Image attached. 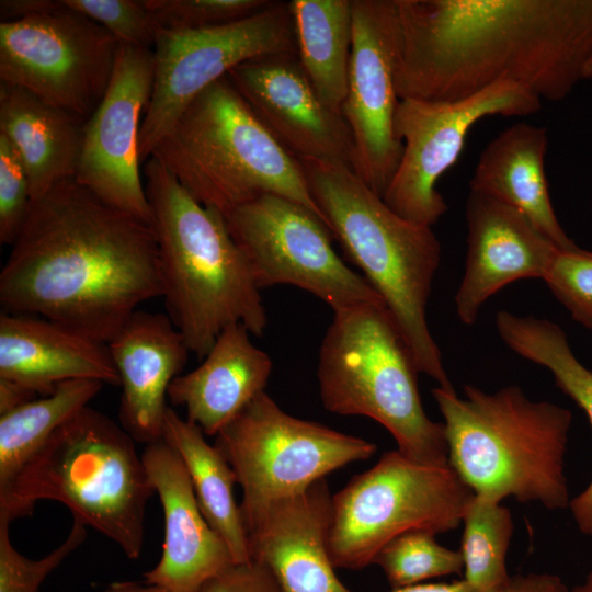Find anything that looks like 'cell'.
<instances>
[{
    "label": "cell",
    "instance_id": "23",
    "mask_svg": "<svg viewBox=\"0 0 592 592\" xmlns=\"http://www.w3.org/2000/svg\"><path fill=\"white\" fill-rule=\"evenodd\" d=\"M250 335L243 325L227 327L203 362L169 387L168 399L183 407L185 419L205 435L216 436L267 385L272 360Z\"/></svg>",
    "mask_w": 592,
    "mask_h": 592
},
{
    "label": "cell",
    "instance_id": "1",
    "mask_svg": "<svg viewBox=\"0 0 592 592\" xmlns=\"http://www.w3.org/2000/svg\"><path fill=\"white\" fill-rule=\"evenodd\" d=\"M399 99L452 101L514 82L558 102L592 58V0H396Z\"/></svg>",
    "mask_w": 592,
    "mask_h": 592
},
{
    "label": "cell",
    "instance_id": "16",
    "mask_svg": "<svg viewBox=\"0 0 592 592\" xmlns=\"http://www.w3.org/2000/svg\"><path fill=\"white\" fill-rule=\"evenodd\" d=\"M153 77L152 49L119 43L110 84L83 125L75 178L105 204L149 224L139 136Z\"/></svg>",
    "mask_w": 592,
    "mask_h": 592
},
{
    "label": "cell",
    "instance_id": "30",
    "mask_svg": "<svg viewBox=\"0 0 592 592\" xmlns=\"http://www.w3.org/2000/svg\"><path fill=\"white\" fill-rule=\"evenodd\" d=\"M462 524L464 579L477 592H498L510 579L506 555L513 534L511 511L500 501L474 493Z\"/></svg>",
    "mask_w": 592,
    "mask_h": 592
},
{
    "label": "cell",
    "instance_id": "28",
    "mask_svg": "<svg viewBox=\"0 0 592 592\" xmlns=\"http://www.w3.org/2000/svg\"><path fill=\"white\" fill-rule=\"evenodd\" d=\"M494 322L501 340L523 358L548 369L592 426V372L577 358L563 330L548 319L508 310L498 311ZM569 509L580 532L592 536V479L571 499Z\"/></svg>",
    "mask_w": 592,
    "mask_h": 592
},
{
    "label": "cell",
    "instance_id": "6",
    "mask_svg": "<svg viewBox=\"0 0 592 592\" xmlns=\"http://www.w3.org/2000/svg\"><path fill=\"white\" fill-rule=\"evenodd\" d=\"M135 442L106 414L83 408L0 490V515L12 522L32 514L37 501H58L75 520L138 559L155 489Z\"/></svg>",
    "mask_w": 592,
    "mask_h": 592
},
{
    "label": "cell",
    "instance_id": "37",
    "mask_svg": "<svg viewBox=\"0 0 592 592\" xmlns=\"http://www.w3.org/2000/svg\"><path fill=\"white\" fill-rule=\"evenodd\" d=\"M197 592H283L270 570L255 560L232 563Z\"/></svg>",
    "mask_w": 592,
    "mask_h": 592
},
{
    "label": "cell",
    "instance_id": "3",
    "mask_svg": "<svg viewBox=\"0 0 592 592\" xmlns=\"http://www.w3.org/2000/svg\"><path fill=\"white\" fill-rule=\"evenodd\" d=\"M167 315L190 352L203 358L229 326L261 337V289L224 215L197 202L156 157L143 164Z\"/></svg>",
    "mask_w": 592,
    "mask_h": 592
},
{
    "label": "cell",
    "instance_id": "29",
    "mask_svg": "<svg viewBox=\"0 0 592 592\" xmlns=\"http://www.w3.org/2000/svg\"><path fill=\"white\" fill-rule=\"evenodd\" d=\"M103 383L73 379L0 415V490L7 488L47 440L100 392Z\"/></svg>",
    "mask_w": 592,
    "mask_h": 592
},
{
    "label": "cell",
    "instance_id": "4",
    "mask_svg": "<svg viewBox=\"0 0 592 592\" xmlns=\"http://www.w3.org/2000/svg\"><path fill=\"white\" fill-rule=\"evenodd\" d=\"M328 229L382 297L419 373L454 388L431 334L426 307L441 262L432 227L394 212L352 169L299 160Z\"/></svg>",
    "mask_w": 592,
    "mask_h": 592
},
{
    "label": "cell",
    "instance_id": "32",
    "mask_svg": "<svg viewBox=\"0 0 592 592\" xmlns=\"http://www.w3.org/2000/svg\"><path fill=\"white\" fill-rule=\"evenodd\" d=\"M11 521L0 515V592H38L47 577L56 570L86 539V526L73 519L67 538L39 559H30L11 544Z\"/></svg>",
    "mask_w": 592,
    "mask_h": 592
},
{
    "label": "cell",
    "instance_id": "44",
    "mask_svg": "<svg viewBox=\"0 0 592 592\" xmlns=\"http://www.w3.org/2000/svg\"><path fill=\"white\" fill-rule=\"evenodd\" d=\"M583 79H592V58L589 60L584 68Z\"/></svg>",
    "mask_w": 592,
    "mask_h": 592
},
{
    "label": "cell",
    "instance_id": "8",
    "mask_svg": "<svg viewBox=\"0 0 592 592\" xmlns=\"http://www.w3.org/2000/svg\"><path fill=\"white\" fill-rule=\"evenodd\" d=\"M413 358L382 304L333 312L319 349L317 378L322 406L382 424L409 459L448 465L444 424L422 406Z\"/></svg>",
    "mask_w": 592,
    "mask_h": 592
},
{
    "label": "cell",
    "instance_id": "39",
    "mask_svg": "<svg viewBox=\"0 0 592 592\" xmlns=\"http://www.w3.org/2000/svg\"><path fill=\"white\" fill-rule=\"evenodd\" d=\"M60 5V0H1V22L16 21L33 16Z\"/></svg>",
    "mask_w": 592,
    "mask_h": 592
},
{
    "label": "cell",
    "instance_id": "2",
    "mask_svg": "<svg viewBox=\"0 0 592 592\" xmlns=\"http://www.w3.org/2000/svg\"><path fill=\"white\" fill-rule=\"evenodd\" d=\"M0 272L4 311L43 317L109 343L137 307L162 297L149 223L68 179L32 202Z\"/></svg>",
    "mask_w": 592,
    "mask_h": 592
},
{
    "label": "cell",
    "instance_id": "18",
    "mask_svg": "<svg viewBox=\"0 0 592 592\" xmlns=\"http://www.w3.org/2000/svg\"><path fill=\"white\" fill-rule=\"evenodd\" d=\"M466 221L467 254L455 308L459 320L469 326L486 301L506 285L543 280L559 248L523 214L480 193L469 192Z\"/></svg>",
    "mask_w": 592,
    "mask_h": 592
},
{
    "label": "cell",
    "instance_id": "12",
    "mask_svg": "<svg viewBox=\"0 0 592 592\" xmlns=\"http://www.w3.org/2000/svg\"><path fill=\"white\" fill-rule=\"evenodd\" d=\"M119 42L62 0L54 10L0 23V82L84 122L112 79Z\"/></svg>",
    "mask_w": 592,
    "mask_h": 592
},
{
    "label": "cell",
    "instance_id": "15",
    "mask_svg": "<svg viewBox=\"0 0 592 592\" xmlns=\"http://www.w3.org/2000/svg\"><path fill=\"white\" fill-rule=\"evenodd\" d=\"M353 41L341 113L354 143V172L383 197L402 153L395 134L400 102L396 90V0H352Z\"/></svg>",
    "mask_w": 592,
    "mask_h": 592
},
{
    "label": "cell",
    "instance_id": "17",
    "mask_svg": "<svg viewBox=\"0 0 592 592\" xmlns=\"http://www.w3.org/2000/svg\"><path fill=\"white\" fill-rule=\"evenodd\" d=\"M251 112L292 156L354 167L352 133L314 91L297 55L262 56L227 75Z\"/></svg>",
    "mask_w": 592,
    "mask_h": 592
},
{
    "label": "cell",
    "instance_id": "27",
    "mask_svg": "<svg viewBox=\"0 0 592 592\" xmlns=\"http://www.w3.org/2000/svg\"><path fill=\"white\" fill-rule=\"evenodd\" d=\"M289 8L299 64L320 101L341 113L353 41L352 0H292Z\"/></svg>",
    "mask_w": 592,
    "mask_h": 592
},
{
    "label": "cell",
    "instance_id": "42",
    "mask_svg": "<svg viewBox=\"0 0 592 592\" xmlns=\"http://www.w3.org/2000/svg\"><path fill=\"white\" fill-rule=\"evenodd\" d=\"M101 592H172L163 587L147 583L145 581H114L107 584Z\"/></svg>",
    "mask_w": 592,
    "mask_h": 592
},
{
    "label": "cell",
    "instance_id": "5",
    "mask_svg": "<svg viewBox=\"0 0 592 592\" xmlns=\"http://www.w3.org/2000/svg\"><path fill=\"white\" fill-rule=\"evenodd\" d=\"M435 387L443 417L448 465L475 494L497 501L512 497L547 510L571 501L565 456L572 424L569 409L532 400L516 385L488 392L465 385Z\"/></svg>",
    "mask_w": 592,
    "mask_h": 592
},
{
    "label": "cell",
    "instance_id": "10",
    "mask_svg": "<svg viewBox=\"0 0 592 592\" xmlns=\"http://www.w3.org/2000/svg\"><path fill=\"white\" fill-rule=\"evenodd\" d=\"M242 489L248 532L275 501L306 490L332 471L375 454L377 446L285 412L265 391L216 436Z\"/></svg>",
    "mask_w": 592,
    "mask_h": 592
},
{
    "label": "cell",
    "instance_id": "43",
    "mask_svg": "<svg viewBox=\"0 0 592 592\" xmlns=\"http://www.w3.org/2000/svg\"><path fill=\"white\" fill-rule=\"evenodd\" d=\"M571 592H592V570L587 576L585 580L580 585L572 589Z\"/></svg>",
    "mask_w": 592,
    "mask_h": 592
},
{
    "label": "cell",
    "instance_id": "33",
    "mask_svg": "<svg viewBox=\"0 0 592 592\" xmlns=\"http://www.w3.org/2000/svg\"><path fill=\"white\" fill-rule=\"evenodd\" d=\"M158 27L204 29L252 15L273 0H143Z\"/></svg>",
    "mask_w": 592,
    "mask_h": 592
},
{
    "label": "cell",
    "instance_id": "22",
    "mask_svg": "<svg viewBox=\"0 0 592 592\" xmlns=\"http://www.w3.org/2000/svg\"><path fill=\"white\" fill-rule=\"evenodd\" d=\"M0 378L41 396L73 379L119 385L106 343L43 317L4 310L0 315Z\"/></svg>",
    "mask_w": 592,
    "mask_h": 592
},
{
    "label": "cell",
    "instance_id": "40",
    "mask_svg": "<svg viewBox=\"0 0 592 592\" xmlns=\"http://www.w3.org/2000/svg\"><path fill=\"white\" fill-rule=\"evenodd\" d=\"M36 395V392L19 383L0 378V415L35 399Z\"/></svg>",
    "mask_w": 592,
    "mask_h": 592
},
{
    "label": "cell",
    "instance_id": "26",
    "mask_svg": "<svg viewBox=\"0 0 592 592\" xmlns=\"http://www.w3.org/2000/svg\"><path fill=\"white\" fill-rule=\"evenodd\" d=\"M204 435L197 425L167 408L161 439L184 463L200 510L227 544L235 563L247 562L251 558L240 505L234 494L236 476L218 448L208 444Z\"/></svg>",
    "mask_w": 592,
    "mask_h": 592
},
{
    "label": "cell",
    "instance_id": "19",
    "mask_svg": "<svg viewBox=\"0 0 592 592\" xmlns=\"http://www.w3.org/2000/svg\"><path fill=\"white\" fill-rule=\"evenodd\" d=\"M141 457L164 515L161 557L144 581L172 592H197L235 563L230 549L202 514L179 454L160 439L146 444Z\"/></svg>",
    "mask_w": 592,
    "mask_h": 592
},
{
    "label": "cell",
    "instance_id": "14",
    "mask_svg": "<svg viewBox=\"0 0 592 592\" xmlns=\"http://www.w3.org/2000/svg\"><path fill=\"white\" fill-rule=\"evenodd\" d=\"M540 107L535 93L509 81L452 101L400 99L395 134L402 153L384 202L398 215L432 227L447 210L436 183L457 162L474 125L489 116L531 115Z\"/></svg>",
    "mask_w": 592,
    "mask_h": 592
},
{
    "label": "cell",
    "instance_id": "13",
    "mask_svg": "<svg viewBox=\"0 0 592 592\" xmlns=\"http://www.w3.org/2000/svg\"><path fill=\"white\" fill-rule=\"evenodd\" d=\"M224 217L260 289L296 286L323 300L333 312L366 304L384 305L362 274L337 254L321 218L304 205L262 194Z\"/></svg>",
    "mask_w": 592,
    "mask_h": 592
},
{
    "label": "cell",
    "instance_id": "38",
    "mask_svg": "<svg viewBox=\"0 0 592 592\" xmlns=\"http://www.w3.org/2000/svg\"><path fill=\"white\" fill-rule=\"evenodd\" d=\"M498 592H571V590L556 574L528 573L510 577Z\"/></svg>",
    "mask_w": 592,
    "mask_h": 592
},
{
    "label": "cell",
    "instance_id": "9",
    "mask_svg": "<svg viewBox=\"0 0 592 592\" xmlns=\"http://www.w3.org/2000/svg\"><path fill=\"white\" fill-rule=\"evenodd\" d=\"M473 496L449 465H423L398 449L387 452L332 496L330 559L335 569L357 570L403 533L453 531Z\"/></svg>",
    "mask_w": 592,
    "mask_h": 592
},
{
    "label": "cell",
    "instance_id": "35",
    "mask_svg": "<svg viewBox=\"0 0 592 592\" xmlns=\"http://www.w3.org/2000/svg\"><path fill=\"white\" fill-rule=\"evenodd\" d=\"M64 4L100 24L119 43L151 48L158 26L143 0H62Z\"/></svg>",
    "mask_w": 592,
    "mask_h": 592
},
{
    "label": "cell",
    "instance_id": "25",
    "mask_svg": "<svg viewBox=\"0 0 592 592\" xmlns=\"http://www.w3.org/2000/svg\"><path fill=\"white\" fill-rule=\"evenodd\" d=\"M83 125L29 91L0 82V134L25 169L32 202L76 178Z\"/></svg>",
    "mask_w": 592,
    "mask_h": 592
},
{
    "label": "cell",
    "instance_id": "34",
    "mask_svg": "<svg viewBox=\"0 0 592 592\" xmlns=\"http://www.w3.org/2000/svg\"><path fill=\"white\" fill-rule=\"evenodd\" d=\"M543 281L572 318L592 330V252L558 249Z\"/></svg>",
    "mask_w": 592,
    "mask_h": 592
},
{
    "label": "cell",
    "instance_id": "21",
    "mask_svg": "<svg viewBox=\"0 0 592 592\" xmlns=\"http://www.w3.org/2000/svg\"><path fill=\"white\" fill-rule=\"evenodd\" d=\"M122 387L121 425L145 444L162 437L168 390L189 348L167 314L136 310L107 343Z\"/></svg>",
    "mask_w": 592,
    "mask_h": 592
},
{
    "label": "cell",
    "instance_id": "24",
    "mask_svg": "<svg viewBox=\"0 0 592 592\" xmlns=\"http://www.w3.org/2000/svg\"><path fill=\"white\" fill-rule=\"evenodd\" d=\"M547 129L516 123L482 150L470 191L492 197L523 214L559 249L577 247L561 227L548 191L545 156Z\"/></svg>",
    "mask_w": 592,
    "mask_h": 592
},
{
    "label": "cell",
    "instance_id": "36",
    "mask_svg": "<svg viewBox=\"0 0 592 592\" xmlns=\"http://www.w3.org/2000/svg\"><path fill=\"white\" fill-rule=\"evenodd\" d=\"M32 204L25 169L8 139L0 134V242L11 246Z\"/></svg>",
    "mask_w": 592,
    "mask_h": 592
},
{
    "label": "cell",
    "instance_id": "20",
    "mask_svg": "<svg viewBox=\"0 0 592 592\" xmlns=\"http://www.w3.org/2000/svg\"><path fill=\"white\" fill-rule=\"evenodd\" d=\"M331 511L321 479L273 502L247 532L250 558L270 570L283 592H351L329 556Z\"/></svg>",
    "mask_w": 592,
    "mask_h": 592
},
{
    "label": "cell",
    "instance_id": "7",
    "mask_svg": "<svg viewBox=\"0 0 592 592\" xmlns=\"http://www.w3.org/2000/svg\"><path fill=\"white\" fill-rule=\"evenodd\" d=\"M151 157L197 202L223 215L275 194L304 205L327 226L299 160L263 127L227 76L192 101Z\"/></svg>",
    "mask_w": 592,
    "mask_h": 592
},
{
    "label": "cell",
    "instance_id": "11",
    "mask_svg": "<svg viewBox=\"0 0 592 592\" xmlns=\"http://www.w3.org/2000/svg\"><path fill=\"white\" fill-rule=\"evenodd\" d=\"M152 52L153 86L139 136L143 164L192 101L231 69L262 56L297 55L289 1L223 25L158 27Z\"/></svg>",
    "mask_w": 592,
    "mask_h": 592
},
{
    "label": "cell",
    "instance_id": "41",
    "mask_svg": "<svg viewBox=\"0 0 592 592\" xmlns=\"http://www.w3.org/2000/svg\"><path fill=\"white\" fill-rule=\"evenodd\" d=\"M388 592H477L465 579L452 582L418 583Z\"/></svg>",
    "mask_w": 592,
    "mask_h": 592
},
{
    "label": "cell",
    "instance_id": "31",
    "mask_svg": "<svg viewBox=\"0 0 592 592\" xmlns=\"http://www.w3.org/2000/svg\"><path fill=\"white\" fill-rule=\"evenodd\" d=\"M373 563L382 568L392 589L460 573L464 569L459 550L440 545L434 533L423 530L391 539L377 553Z\"/></svg>",
    "mask_w": 592,
    "mask_h": 592
}]
</instances>
